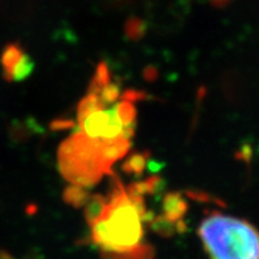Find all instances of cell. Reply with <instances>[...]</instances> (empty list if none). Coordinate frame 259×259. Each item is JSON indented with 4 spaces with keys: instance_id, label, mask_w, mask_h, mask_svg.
Masks as SVG:
<instances>
[{
    "instance_id": "cell-1",
    "label": "cell",
    "mask_w": 259,
    "mask_h": 259,
    "mask_svg": "<svg viewBox=\"0 0 259 259\" xmlns=\"http://www.w3.org/2000/svg\"><path fill=\"white\" fill-rule=\"evenodd\" d=\"M128 94L106 101L92 85L79 102L75 133L60 148L62 175L78 188L96 184L128 151L137 116Z\"/></svg>"
},
{
    "instance_id": "cell-2",
    "label": "cell",
    "mask_w": 259,
    "mask_h": 259,
    "mask_svg": "<svg viewBox=\"0 0 259 259\" xmlns=\"http://www.w3.org/2000/svg\"><path fill=\"white\" fill-rule=\"evenodd\" d=\"M139 184L126 189L115 180L99 215L89 224L93 243L102 252L123 256L134 255L142 249L144 222L150 217Z\"/></svg>"
},
{
    "instance_id": "cell-3",
    "label": "cell",
    "mask_w": 259,
    "mask_h": 259,
    "mask_svg": "<svg viewBox=\"0 0 259 259\" xmlns=\"http://www.w3.org/2000/svg\"><path fill=\"white\" fill-rule=\"evenodd\" d=\"M198 237L209 259H259V230L246 220L211 211Z\"/></svg>"
},
{
    "instance_id": "cell-4",
    "label": "cell",
    "mask_w": 259,
    "mask_h": 259,
    "mask_svg": "<svg viewBox=\"0 0 259 259\" xmlns=\"http://www.w3.org/2000/svg\"><path fill=\"white\" fill-rule=\"evenodd\" d=\"M2 69L6 79L21 82L33 73L34 61L19 44H10L2 55Z\"/></svg>"
},
{
    "instance_id": "cell-5",
    "label": "cell",
    "mask_w": 259,
    "mask_h": 259,
    "mask_svg": "<svg viewBox=\"0 0 259 259\" xmlns=\"http://www.w3.org/2000/svg\"><path fill=\"white\" fill-rule=\"evenodd\" d=\"M188 209V204L185 198L180 193L170 192L163 200V219L172 224H180L183 217L185 215Z\"/></svg>"
},
{
    "instance_id": "cell-6",
    "label": "cell",
    "mask_w": 259,
    "mask_h": 259,
    "mask_svg": "<svg viewBox=\"0 0 259 259\" xmlns=\"http://www.w3.org/2000/svg\"><path fill=\"white\" fill-rule=\"evenodd\" d=\"M144 165H146V157H144V155L137 154L131 156V159L126 161L123 168L128 174L140 175L144 170Z\"/></svg>"
},
{
    "instance_id": "cell-7",
    "label": "cell",
    "mask_w": 259,
    "mask_h": 259,
    "mask_svg": "<svg viewBox=\"0 0 259 259\" xmlns=\"http://www.w3.org/2000/svg\"><path fill=\"white\" fill-rule=\"evenodd\" d=\"M0 259H14L11 255H8L7 252H0Z\"/></svg>"
}]
</instances>
